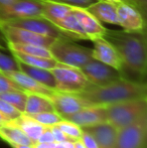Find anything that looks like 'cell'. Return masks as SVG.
Listing matches in <instances>:
<instances>
[{
    "instance_id": "obj_12",
    "label": "cell",
    "mask_w": 147,
    "mask_h": 148,
    "mask_svg": "<svg viewBox=\"0 0 147 148\" xmlns=\"http://www.w3.org/2000/svg\"><path fill=\"white\" fill-rule=\"evenodd\" d=\"M49 99L53 104L55 111L62 117L73 114L87 106H90L78 94L55 91L53 95L49 97Z\"/></svg>"
},
{
    "instance_id": "obj_6",
    "label": "cell",
    "mask_w": 147,
    "mask_h": 148,
    "mask_svg": "<svg viewBox=\"0 0 147 148\" xmlns=\"http://www.w3.org/2000/svg\"><path fill=\"white\" fill-rule=\"evenodd\" d=\"M147 115L118 130L114 148H146Z\"/></svg>"
},
{
    "instance_id": "obj_23",
    "label": "cell",
    "mask_w": 147,
    "mask_h": 148,
    "mask_svg": "<svg viewBox=\"0 0 147 148\" xmlns=\"http://www.w3.org/2000/svg\"><path fill=\"white\" fill-rule=\"evenodd\" d=\"M17 64H18V70L19 71L23 72L24 74L28 75V76L31 77L32 79H34L36 81L40 83V84L55 90V78H53V75L51 74V70H45V69L31 66H28V64L18 62H17Z\"/></svg>"
},
{
    "instance_id": "obj_40",
    "label": "cell",
    "mask_w": 147,
    "mask_h": 148,
    "mask_svg": "<svg viewBox=\"0 0 147 148\" xmlns=\"http://www.w3.org/2000/svg\"><path fill=\"white\" fill-rule=\"evenodd\" d=\"M13 1L14 0H0V13H1L7 6H9Z\"/></svg>"
},
{
    "instance_id": "obj_5",
    "label": "cell",
    "mask_w": 147,
    "mask_h": 148,
    "mask_svg": "<svg viewBox=\"0 0 147 148\" xmlns=\"http://www.w3.org/2000/svg\"><path fill=\"white\" fill-rule=\"evenodd\" d=\"M51 72L55 78V91L78 94L85 91L92 85L82 70L79 68L57 62V64L51 69Z\"/></svg>"
},
{
    "instance_id": "obj_10",
    "label": "cell",
    "mask_w": 147,
    "mask_h": 148,
    "mask_svg": "<svg viewBox=\"0 0 147 148\" xmlns=\"http://www.w3.org/2000/svg\"><path fill=\"white\" fill-rule=\"evenodd\" d=\"M0 25H1L2 31L4 33V36L7 40V43H27V45H36L49 47L55 39L53 37L37 34V33L31 32V31L23 29V28L9 25V24L0 23Z\"/></svg>"
},
{
    "instance_id": "obj_22",
    "label": "cell",
    "mask_w": 147,
    "mask_h": 148,
    "mask_svg": "<svg viewBox=\"0 0 147 148\" xmlns=\"http://www.w3.org/2000/svg\"><path fill=\"white\" fill-rule=\"evenodd\" d=\"M0 138L8 144H27L34 145V142L11 122L0 124Z\"/></svg>"
},
{
    "instance_id": "obj_30",
    "label": "cell",
    "mask_w": 147,
    "mask_h": 148,
    "mask_svg": "<svg viewBox=\"0 0 147 148\" xmlns=\"http://www.w3.org/2000/svg\"><path fill=\"white\" fill-rule=\"evenodd\" d=\"M5 49H0V71L3 73L12 72L18 70L17 62L15 60L11 53H5Z\"/></svg>"
},
{
    "instance_id": "obj_25",
    "label": "cell",
    "mask_w": 147,
    "mask_h": 148,
    "mask_svg": "<svg viewBox=\"0 0 147 148\" xmlns=\"http://www.w3.org/2000/svg\"><path fill=\"white\" fill-rule=\"evenodd\" d=\"M12 57L15 59L16 62L25 64L31 66H36V68L45 69V70H51L57 64V62L55 59H47V58L36 57V56H29L25 53H16V51H9Z\"/></svg>"
},
{
    "instance_id": "obj_20",
    "label": "cell",
    "mask_w": 147,
    "mask_h": 148,
    "mask_svg": "<svg viewBox=\"0 0 147 148\" xmlns=\"http://www.w3.org/2000/svg\"><path fill=\"white\" fill-rule=\"evenodd\" d=\"M55 26L59 28L66 36L70 37L72 39H88L87 35L85 34L82 26H81L79 20L77 19L76 15L74 14L73 9L72 12L65 16L62 19L55 22Z\"/></svg>"
},
{
    "instance_id": "obj_28",
    "label": "cell",
    "mask_w": 147,
    "mask_h": 148,
    "mask_svg": "<svg viewBox=\"0 0 147 148\" xmlns=\"http://www.w3.org/2000/svg\"><path fill=\"white\" fill-rule=\"evenodd\" d=\"M28 115V114H26ZM30 116L34 120H36L37 123L43 125L45 127H51L57 125L59 121L63 120L59 114H57L55 111H47V112H41V113H36V114H31Z\"/></svg>"
},
{
    "instance_id": "obj_13",
    "label": "cell",
    "mask_w": 147,
    "mask_h": 148,
    "mask_svg": "<svg viewBox=\"0 0 147 148\" xmlns=\"http://www.w3.org/2000/svg\"><path fill=\"white\" fill-rule=\"evenodd\" d=\"M63 119L77 124L81 128L94 126L100 123L107 122V114L105 106L90 105L73 114L64 116Z\"/></svg>"
},
{
    "instance_id": "obj_15",
    "label": "cell",
    "mask_w": 147,
    "mask_h": 148,
    "mask_svg": "<svg viewBox=\"0 0 147 148\" xmlns=\"http://www.w3.org/2000/svg\"><path fill=\"white\" fill-rule=\"evenodd\" d=\"M73 12L79 20L87 38L93 40L98 37H104L107 28L86 8L73 6Z\"/></svg>"
},
{
    "instance_id": "obj_39",
    "label": "cell",
    "mask_w": 147,
    "mask_h": 148,
    "mask_svg": "<svg viewBox=\"0 0 147 148\" xmlns=\"http://www.w3.org/2000/svg\"><path fill=\"white\" fill-rule=\"evenodd\" d=\"M0 49H5V51H8L7 40H6L5 36H4V33H3V31H2L1 25H0Z\"/></svg>"
},
{
    "instance_id": "obj_2",
    "label": "cell",
    "mask_w": 147,
    "mask_h": 148,
    "mask_svg": "<svg viewBox=\"0 0 147 148\" xmlns=\"http://www.w3.org/2000/svg\"><path fill=\"white\" fill-rule=\"evenodd\" d=\"M89 105L107 106L128 100L147 98L145 82L120 78L104 86L91 85L85 91L78 93Z\"/></svg>"
},
{
    "instance_id": "obj_21",
    "label": "cell",
    "mask_w": 147,
    "mask_h": 148,
    "mask_svg": "<svg viewBox=\"0 0 147 148\" xmlns=\"http://www.w3.org/2000/svg\"><path fill=\"white\" fill-rule=\"evenodd\" d=\"M42 6V17L55 23L72 12L73 6L51 0H40Z\"/></svg>"
},
{
    "instance_id": "obj_18",
    "label": "cell",
    "mask_w": 147,
    "mask_h": 148,
    "mask_svg": "<svg viewBox=\"0 0 147 148\" xmlns=\"http://www.w3.org/2000/svg\"><path fill=\"white\" fill-rule=\"evenodd\" d=\"M86 9L100 22L118 25L117 8L115 2L109 0H97Z\"/></svg>"
},
{
    "instance_id": "obj_8",
    "label": "cell",
    "mask_w": 147,
    "mask_h": 148,
    "mask_svg": "<svg viewBox=\"0 0 147 148\" xmlns=\"http://www.w3.org/2000/svg\"><path fill=\"white\" fill-rule=\"evenodd\" d=\"M40 16H42V6L40 0H14L0 13V23L17 18Z\"/></svg>"
},
{
    "instance_id": "obj_16",
    "label": "cell",
    "mask_w": 147,
    "mask_h": 148,
    "mask_svg": "<svg viewBox=\"0 0 147 148\" xmlns=\"http://www.w3.org/2000/svg\"><path fill=\"white\" fill-rule=\"evenodd\" d=\"M22 91L26 92V93H31V94H37V95L44 96V97H51L53 93L55 90H53L49 87L44 86V85L40 84L37 82L31 77L28 75L24 74L23 72L19 70L12 71V72L5 73Z\"/></svg>"
},
{
    "instance_id": "obj_9",
    "label": "cell",
    "mask_w": 147,
    "mask_h": 148,
    "mask_svg": "<svg viewBox=\"0 0 147 148\" xmlns=\"http://www.w3.org/2000/svg\"><path fill=\"white\" fill-rule=\"evenodd\" d=\"M2 23L23 28V29L29 30L31 32L37 33V34L53 37V38H57V37L65 35L53 22H51L42 16H40V17L17 18V19H11L6 22H2Z\"/></svg>"
},
{
    "instance_id": "obj_36",
    "label": "cell",
    "mask_w": 147,
    "mask_h": 148,
    "mask_svg": "<svg viewBox=\"0 0 147 148\" xmlns=\"http://www.w3.org/2000/svg\"><path fill=\"white\" fill-rule=\"evenodd\" d=\"M53 142H55V138H53V132H51L49 127H46L44 129V131L41 133L40 136H39L37 143H53Z\"/></svg>"
},
{
    "instance_id": "obj_35",
    "label": "cell",
    "mask_w": 147,
    "mask_h": 148,
    "mask_svg": "<svg viewBox=\"0 0 147 148\" xmlns=\"http://www.w3.org/2000/svg\"><path fill=\"white\" fill-rule=\"evenodd\" d=\"M53 132V138H55V142H65V141H72V142H75L76 140H74L73 138L71 137L67 136L64 132H62L57 127L55 126H51L49 127Z\"/></svg>"
},
{
    "instance_id": "obj_3",
    "label": "cell",
    "mask_w": 147,
    "mask_h": 148,
    "mask_svg": "<svg viewBox=\"0 0 147 148\" xmlns=\"http://www.w3.org/2000/svg\"><path fill=\"white\" fill-rule=\"evenodd\" d=\"M105 108L107 122L119 130L147 115V98L119 102Z\"/></svg>"
},
{
    "instance_id": "obj_38",
    "label": "cell",
    "mask_w": 147,
    "mask_h": 148,
    "mask_svg": "<svg viewBox=\"0 0 147 148\" xmlns=\"http://www.w3.org/2000/svg\"><path fill=\"white\" fill-rule=\"evenodd\" d=\"M53 148H75L74 142L72 141H65V142H55Z\"/></svg>"
},
{
    "instance_id": "obj_43",
    "label": "cell",
    "mask_w": 147,
    "mask_h": 148,
    "mask_svg": "<svg viewBox=\"0 0 147 148\" xmlns=\"http://www.w3.org/2000/svg\"><path fill=\"white\" fill-rule=\"evenodd\" d=\"M3 123H7V120H6V119L1 115V113H0V124H3Z\"/></svg>"
},
{
    "instance_id": "obj_14",
    "label": "cell",
    "mask_w": 147,
    "mask_h": 148,
    "mask_svg": "<svg viewBox=\"0 0 147 148\" xmlns=\"http://www.w3.org/2000/svg\"><path fill=\"white\" fill-rule=\"evenodd\" d=\"M92 41L93 59L108 64L121 73L123 69V62L114 45L109 42L105 37H98V38L93 39Z\"/></svg>"
},
{
    "instance_id": "obj_1",
    "label": "cell",
    "mask_w": 147,
    "mask_h": 148,
    "mask_svg": "<svg viewBox=\"0 0 147 148\" xmlns=\"http://www.w3.org/2000/svg\"><path fill=\"white\" fill-rule=\"evenodd\" d=\"M105 38L114 45L123 62V78L134 77V81L144 82L147 73V47L145 30L127 31L107 29Z\"/></svg>"
},
{
    "instance_id": "obj_29",
    "label": "cell",
    "mask_w": 147,
    "mask_h": 148,
    "mask_svg": "<svg viewBox=\"0 0 147 148\" xmlns=\"http://www.w3.org/2000/svg\"><path fill=\"white\" fill-rule=\"evenodd\" d=\"M55 127L59 129L62 132L65 133L67 136L73 138L74 140H79L83 133V130L80 126H78L77 124L71 122V121H68L63 119L62 121H59L57 125H55Z\"/></svg>"
},
{
    "instance_id": "obj_34",
    "label": "cell",
    "mask_w": 147,
    "mask_h": 148,
    "mask_svg": "<svg viewBox=\"0 0 147 148\" xmlns=\"http://www.w3.org/2000/svg\"><path fill=\"white\" fill-rule=\"evenodd\" d=\"M79 140L82 142V144L84 145L85 148H98V145H97L96 141L93 138L92 135L89 134L88 132H86L84 130H83V133Z\"/></svg>"
},
{
    "instance_id": "obj_17",
    "label": "cell",
    "mask_w": 147,
    "mask_h": 148,
    "mask_svg": "<svg viewBox=\"0 0 147 148\" xmlns=\"http://www.w3.org/2000/svg\"><path fill=\"white\" fill-rule=\"evenodd\" d=\"M82 130L92 135L98 145V148H114L115 146L118 130L110 123H100L94 126L85 127L82 128Z\"/></svg>"
},
{
    "instance_id": "obj_26",
    "label": "cell",
    "mask_w": 147,
    "mask_h": 148,
    "mask_svg": "<svg viewBox=\"0 0 147 148\" xmlns=\"http://www.w3.org/2000/svg\"><path fill=\"white\" fill-rule=\"evenodd\" d=\"M7 47H8V51H16V53H25V55H29V56H36V57H41V58H47V59H51L53 58L49 47H41V45L8 42Z\"/></svg>"
},
{
    "instance_id": "obj_31",
    "label": "cell",
    "mask_w": 147,
    "mask_h": 148,
    "mask_svg": "<svg viewBox=\"0 0 147 148\" xmlns=\"http://www.w3.org/2000/svg\"><path fill=\"white\" fill-rule=\"evenodd\" d=\"M0 113L7 120V122L14 120L22 114L21 112L15 109L12 105H10L9 103H7L2 99H0Z\"/></svg>"
},
{
    "instance_id": "obj_11",
    "label": "cell",
    "mask_w": 147,
    "mask_h": 148,
    "mask_svg": "<svg viewBox=\"0 0 147 148\" xmlns=\"http://www.w3.org/2000/svg\"><path fill=\"white\" fill-rule=\"evenodd\" d=\"M118 25L127 31L145 30V17L131 4L127 2H116Z\"/></svg>"
},
{
    "instance_id": "obj_24",
    "label": "cell",
    "mask_w": 147,
    "mask_h": 148,
    "mask_svg": "<svg viewBox=\"0 0 147 148\" xmlns=\"http://www.w3.org/2000/svg\"><path fill=\"white\" fill-rule=\"evenodd\" d=\"M47 111H55L53 104L49 101V98L41 95H37V94L27 93L24 114L31 115V114Z\"/></svg>"
},
{
    "instance_id": "obj_41",
    "label": "cell",
    "mask_w": 147,
    "mask_h": 148,
    "mask_svg": "<svg viewBox=\"0 0 147 148\" xmlns=\"http://www.w3.org/2000/svg\"><path fill=\"white\" fill-rule=\"evenodd\" d=\"M12 148H34V145L27 144H9Z\"/></svg>"
},
{
    "instance_id": "obj_7",
    "label": "cell",
    "mask_w": 147,
    "mask_h": 148,
    "mask_svg": "<svg viewBox=\"0 0 147 148\" xmlns=\"http://www.w3.org/2000/svg\"><path fill=\"white\" fill-rule=\"evenodd\" d=\"M81 70L89 82L94 86H104L122 78L119 71L95 59L89 60Z\"/></svg>"
},
{
    "instance_id": "obj_42",
    "label": "cell",
    "mask_w": 147,
    "mask_h": 148,
    "mask_svg": "<svg viewBox=\"0 0 147 148\" xmlns=\"http://www.w3.org/2000/svg\"><path fill=\"white\" fill-rule=\"evenodd\" d=\"M109 1H112V2H127V3L131 4V5L134 6V0H109Z\"/></svg>"
},
{
    "instance_id": "obj_32",
    "label": "cell",
    "mask_w": 147,
    "mask_h": 148,
    "mask_svg": "<svg viewBox=\"0 0 147 148\" xmlns=\"http://www.w3.org/2000/svg\"><path fill=\"white\" fill-rule=\"evenodd\" d=\"M15 90H21V89H20L5 73L0 71V94L5 93V92H9V91H15Z\"/></svg>"
},
{
    "instance_id": "obj_27",
    "label": "cell",
    "mask_w": 147,
    "mask_h": 148,
    "mask_svg": "<svg viewBox=\"0 0 147 148\" xmlns=\"http://www.w3.org/2000/svg\"><path fill=\"white\" fill-rule=\"evenodd\" d=\"M0 99L9 103L10 105H12L15 109H17L21 113H24L26 99H27V93L21 91V90L5 92V93L0 94Z\"/></svg>"
},
{
    "instance_id": "obj_33",
    "label": "cell",
    "mask_w": 147,
    "mask_h": 148,
    "mask_svg": "<svg viewBox=\"0 0 147 148\" xmlns=\"http://www.w3.org/2000/svg\"><path fill=\"white\" fill-rule=\"evenodd\" d=\"M51 1L61 2V3L69 4V5H71V6H77V7L87 8L88 6H90L91 4L96 2L97 0H51Z\"/></svg>"
},
{
    "instance_id": "obj_4",
    "label": "cell",
    "mask_w": 147,
    "mask_h": 148,
    "mask_svg": "<svg viewBox=\"0 0 147 148\" xmlns=\"http://www.w3.org/2000/svg\"><path fill=\"white\" fill-rule=\"evenodd\" d=\"M49 49L57 62L79 69L93 59L92 49L72 41V38L66 35L55 38Z\"/></svg>"
},
{
    "instance_id": "obj_19",
    "label": "cell",
    "mask_w": 147,
    "mask_h": 148,
    "mask_svg": "<svg viewBox=\"0 0 147 148\" xmlns=\"http://www.w3.org/2000/svg\"><path fill=\"white\" fill-rule=\"evenodd\" d=\"M12 124H14L15 126H17L30 140L34 142V144L37 143L39 136L41 135V133L44 131V129L46 128L43 125L37 123L36 120H34L30 116L26 115V114L22 113L19 117H17L14 120L10 121Z\"/></svg>"
},
{
    "instance_id": "obj_37",
    "label": "cell",
    "mask_w": 147,
    "mask_h": 148,
    "mask_svg": "<svg viewBox=\"0 0 147 148\" xmlns=\"http://www.w3.org/2000/svg\"><path fill=\"white\" fill-rule=\"evenodd\" d=\"M146 1L147 0H134V6L141 12L144 17L146 15Z\"/></svg>"
}]
</instances>
